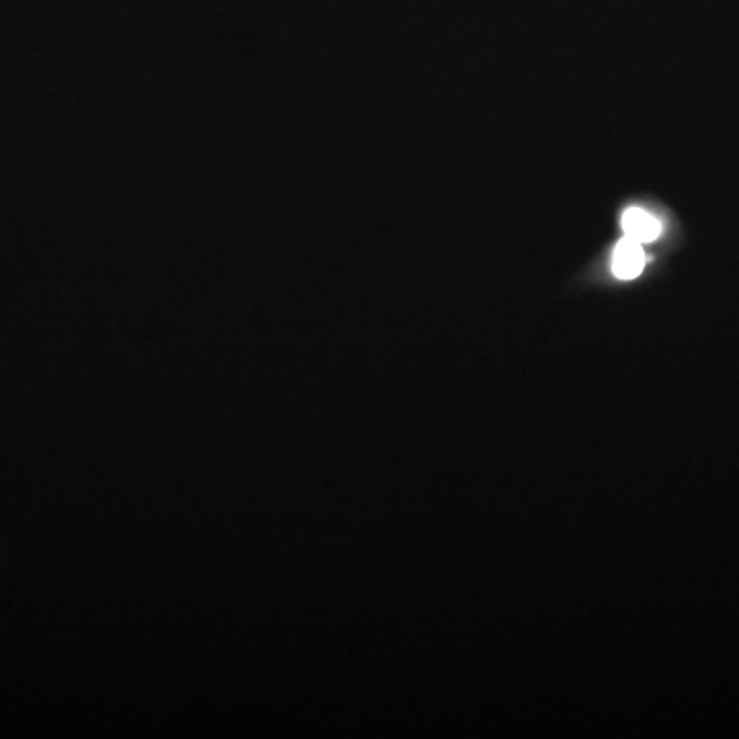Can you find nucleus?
<instances>
[{
	"instance_id": "nucleus-1",
	"label": "nucleus",
	"mask_w": 739,
	"mask_h": 739,
	"mask_svg": "<svg viewBox=\"0 0 739 739\" xmlns=\"http://www.w3.org/2000/svg\"><path fill=\"white\" fill-rule=\"evenodd\" d=\"M645 261H647V258H645V251H643V242L635 241L631 237H624L615 249L612 272L620 279H635L636 275H641V272H643Z\"/></svg>"
},
{
	"instance_id": "nucleus-2",
	"label": "nucleus",
	"mask_w": 739,
	"mask_h": 739,
	"mask_svg": "<svg viewBox=\"0 0 739 739\" xmlns=\"http://www.w3.org/2000/svg\"><path fill=\"white\" fill-rule=\"evenodd\" d=\"M622 230L624 237H631L639 242H652L661 235V224L654 214L641 207H629L622 216Z\"/></svg>"
}]
</instances>
